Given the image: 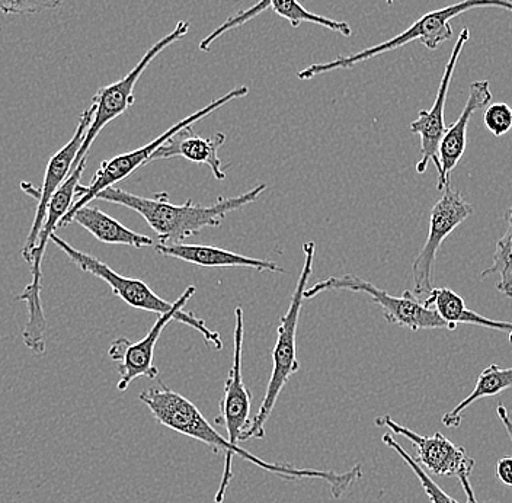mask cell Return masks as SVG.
Instances as JSON below:
<instances>
[{"mask_svg":"<svg viewBox=\"0 0 512 503\" xmlns=\"http://www.w3.org/2000/svg\"><path fill=\"white\" fill-rule=\"evenodd\" d=\"M139 399L149 408L160 425L185 435V437H190L192 440L203 442L214 451V454H223L224 470L222 482H220L219 490L216 493V503H223L226 498L227 488L233 479V458L236 456L255 464L256 467L267 470V472L277 474L288 482L299 479L323 480L328 483L335 499L341 498L363 476L361 464H355L348 472L339 473L334 470L328 472V470L296 469L290 464L268 463L220 435L191 400L175 390L169 389L163 383H159V387H150V389L144 390L140 393Z\"/></svg>","mask_w":512,"mask_h":503,"instance_id":"1","label":"cell"},{"mask_svg":"<svg viewBox=\"0 0 512 503\" xmlns=\"http://www.w3.org/2000/svg\"><path fill=\"white\" fill-rule=\"evenodd\" d=\"M267 188V184H259L245 194L219 198L211 205L194 204L191 200L182 205H175L169 201L166 192H158L155 197L146 198L117 187L104 189L96 195L95 200L123 205L136 211L158 235L160 243L169 245L184 243L188 237L198 235L201 230L208 227L216 229L222 226L227 214L255 203Z\"/></svg>","mask_w":512,"mask_h":503,"instance_id":"2","label":"cell"},{"mask_svg":"<svg viewBox=\"0 0 512 503\" xmlns=\"http://www.w3.org/2000/svg\"><path fill=\"white\" fill-rule=\"evenodd\" d=\"M303 252L304 264L296 290L291 297L286 315L281 316L280 325H278L277 341L272 349V373L267 390H265L264 400H262L261 409L240 437V442L251 440V438H258V440L265 438V424L277 405L278 397L291 376L300 370V362L297 360V328H299L300 313H302L304 303V291H306L313 274L316 243L312 240L304 243Z\"/></svg>","mask_w":512,"mask_h":503,"instance_id":"3","label":"cell"},{"mask_svg":"<svg viewBox=\"0 0 512 503\" xmlns=\"http://www.w3.org/2000/svg\"><path fill=\"white\" fill-rule=\"evenodd\" d=\"M478 8H499L512 12V2H508V0H462V2L447 6V8L428 12L421 16L415 24H412L408 30L400 32L392 40L358 51L351 56L338 57L332 62L310 64L306 69L300 70L297 76L300 80H310L325 75V73L334 72V70L352 69L357 64L367 62L374 57L408 46L412 41H421L428 50H437L453 35L451 19Z\"/></svg>","mask_w":512,"mask_h":503,"instance_id":"4","label":"cell"},{"mask_svg":"<svg viewBox=\"0 0 512 503\" xmlns=\"http://www.w3.org/2000/svg\"><path fill=\"white\" fill-rule=\"evenodd\" d=\"M195 293H197V287L190 285L182 293V296L175 301L174 309L165 313V315H160L142 341L131 342L127 338H118L112 342L108 355H110L112 361L118 362L120 380H118L117 389L120 392H126L128 386L139 377H146L149 380L158 378L159 370L155 365V348L160 335L172 320H178L179 323H184V325L190 326V328L201 333L207 345L213 346L217 351L223 348L219 332L208 329L206 322L195 316L194 313L184 312V307L187 306L188 301L194 297Z\"/></svg>","mask_w":512,"mask_h":503,"instance_id":"5","label":"cell"},{"mask_svg":"<svg viewBox=\"0 0 512 503\" xmlns=\"http://www.w3.org/2000/svg\"><path fill=\"white\" fill-rule=\"evenodd\" d=\"M86 162L88 159L83 160L82 163L70 173L69 178L64 181L62 187L57 189L56 194L51 198L48 204L47 217L44 221L43 229H41L40 236H38L37 245L32 249L30 259L27 264H30L32 281L28 287L19 294L16 299L24 301L28 309V322L22 332V339L28 349H31L34 354L43 355L46 352V332L47 320L44 316L43 301H41V280H43V258L46 253L47 243L50 240L51 233L56 232L59 227V221L66 216L67 211L70 210L73 204V198L76 197V188L80 184V176L85 171Z\"/></svg>","mask_w":512,"mask_h":503,"instance_id":"6","label":"cell"},{"mask_svg":"<svg viewBox=\"0 0 512 503\" xmlns=\"http://www.w3.org/2000/svg\"><path fill=\"white\" fill-rule=\"evenodd\" d=\"M248 94V86H238V88L232 89V91L220 96V98L214 99V101H211L206 107L201 108L200 111L192 112V114L188 115L184 120L178 121V123L174 124L169 130H166L165 133L160 134L155 140L147 143L146 146L139 147V149L133 150V152L123 153V155H118L115 156V158L102 162L94 178L89 182V185L85 187V185L79 184L78 188H76V197H78V200L72 204L66 216L59 221V227L69 226L73 214H75L79 208L85 207V205L94 201L99 192L110 187H115L117 182L123 181V179L128 178L131 173L136 172L137 169L152 162V156L155 155L156 150L168 142L169 139H172L179 131L194 126L198 121L213 114L214 111L219 110V108L224 107V105L229 104V102L236 101V99L243 98V96Z\"/></svg>","mask_w":512,"mask_h":503,"instance_id":"7","label":"cell"},{"mask_svg":"<svg viewBox=\"0 0 512 503\" xmlns=\"http://www.w3.org/2000/svg\"><path fill=\"white\" fill-rule=\"evenodd\" d=\"M341 290L366 294L373 303L379 304L384 319L392 325L402 326L412 332L427 331V329L451 331L450 325L441 319L435 309L425 306L424 300H419L411 291H405L402 297L392 296L357 275L345 274L342 277L326 278L313 287L306 288L304 300L315 299L323 291Z\"/></svg>","mask_w":512,"mask_h":503,"instance_id":"8","label":"cell"},{"mask_svg":"<svg viewBox=\"0 0 512 503\" xmlns=\"http://www.w3.org/2000/svg\"><path fill=\"white\" fill-rule=\"evenodd\" d=\"M190 31V24L187 21H179L176 24L175 30L169 32L168 35L159 40L158 43L153 44L146 54L142 57L139 63L124 76L123 79L111 83V85L104 86L98 89V92L92 98V107H94V120H92L91 127L86 131L85 139H83L82 146H80L78 156H76L75 163H73L72 172L83 162L88 159L89 150L94 144L96 137L101 133L102 128L108 126L115 118L123 115L124 112L130 110L134 105V88L137 82L142 78L144 70L147 69L150 63L162 53L165 48L178 43L181 38Z\"/></svg>","mask_w":512,"mask_h":503,"instance_id":"9","label":"cell"},{"mask_svg":"<svg viewBox=\"0 0 512 503\" xmlns=\"http://www.w3.org/2000/svg\"><path fill=\"white\" fill-rule=\"evenodd\" d=\"M376 425L380 428H389L395 435L406 438L415 445L416 463L422 469L428 470L437 476L456 477L467 496V503H478L470 485V474L475 469L476 461L467 453L462 445L454 444L444 437L441 432H435L431 437L416 434L406 426L393 421L389 415L380 416L376 419Z\"/></svg>","mask_w":512,"mask_h":503,"instance_id":"10","label":"cell"},{"mask_svg":"<svg viewBox=\"0 0 512 503\" xmlns=\"http://www.w3.org/2000/svg\"><path fill=\"white\" fill-rule=\"evenodd\" d=\"M473 213L475 208L464 200L460 191L451 188V184L443 189V195L431 210L430 230L425 245L412 264L415 296H428L431 293L434 288L435 261L441 245Z\"/></svg>","mask_w":512,"mask_h":503,"instance_id":"11","label":"cell"},{"mask_svg":"<svg viewBox=\"0 0 512 503\" xmlns=\"http://www.w3.org/2000/svg\"><path fill=\"white\" fill-rule=\"evenodd\" d=\"M92 120H94V107L91 105L88 110L80 114L78 127H76L75 134H73L70 142L62 147L48 162L43 187L37 189L28 184V182L22 184V189L27 194H37L38 198L34 223H32L30 235L27 237V243L22 248V258L27 262L30 259L32 249L37 245L38 236H40L44 221H46L48 204H50L51 198L56 194L57 189L62 187L64 181L72 173L73 163H75L80 146H82L83 139H85L86 131L91 127Z\"/></svg>","mask_w":512,"mask_h":503,"instance_id":"12","label":"cell"},{"mask_svg":"<svg viewBox=\"0 0 512 503\" xmlns=\"http://www.w3.org/2000/svg\"><path fill=\"white\" fill-rule=\"evenodd\" d=\"M50 240H53L54 245L62 249L70 261L75 262L76 267L110 285L112 293L133 309L158 313L159 316L174 309L175 303H168V301L160 299L158 294H155V291L144 281L118 274L95 256L73 248L62 237L57 236L56 232L51 233Z\"/></svg>","mask_w":512,"mask_h":503,"instance_id":"13","label":"cell"},{"mask_svg":"<svg viewBox=\"0 0 512 503\" xmlns=\"http://www.w3.org/2000/svg\"><path fill=\"white\" fill-rule=\"evenodd\" d=\"M470 38L469 28H464L454 44L451 51L450 60H448L446 69H444L443 78L438 86L437 96H435L434 105L430 110L419 111L418 118L411 124V131L421 137V159L416 165V172L419 175L427 172L430 162H434L437 172H440V160H438V147L446 133V121H444V111H446V102L448 91H450L451 79H453L454 70L462 56L463 48Z\"/></svg>","mask_w":512,"mask_h":503,"instance_id":"14","label":"cell"},{"mask_svg":"<svg viewBox=\"0 0 512 503\" xmlns=\"http://www.w3.org/2000/svg\"><path fill=\"white\" fill-rule=\"evenodd\" d=\"M235 317L232 368L224 383L223 399L220 400V416L216 422L226 428L229 435L227 440L232 444H239L240 437L251 424L249 415H251L252 394L246 389L242 377V349L243 338H245L242 307L235 310Z\"/></svg>","mask_w":512,"mask_h":503,"instance_id":"15","label":"cell"},{"mask_svg":"<svg viewBox=\"0 0 512 503\" xmlns=\"http://www.w3.org/2000/svg\"><path fill=\"white\" fill-rule=\"evenodd\" d=\"M492 101L491 86L488 80H478L470 85L469 98L464 105L462 114L456 123L447 127L438 147V160H440V172H438L437 188L443 191L450 184V175L453 169L459 165L467 146V127L476 111L482 110Z\"/></svg>","mask_w":512,"mask_h":503,"instance_id":"16","label":"cell"},{"mask_svg":"<svg viewBox=\"0 0 512 503\" xmlns=\"http://www.w3.org/2000/svg\"><path fill=\"white\" fill-rule=\"evenodd\" d=\"M155 249L159 255L166 256V258L190 262V264L198 265V267L252 268L259 272H275V274L286 272L277 262L239 255V253L216 248V246L187 245V243L163 245V243H158Z\"/></svg>","mask_w":512,"mask_h":503,"instance_id":"17","label":"cell"},{"mask_svg":"<svg viewBox=\"0 0 512 503\" xmlns=\"http://www.w3.org/2000/svg\"><path fill=\"white\" fill-rule=\"evenodd\" d=\"M192 127L179 131L159 147L152 156V160L184 158L198 165H207L217 181H224L226 171L219 158V149L226 142V134L217 133L216 136L206 139V137L197 136L192 131Z\"/></svg>","mask_w":512,"mask_h":503,"instance_id":"18","label":"cell"},{"mask_svg":"<svg viewBox=\"0 0 512 503\" xmlns=\"http://www.w3.org/2000/svg\"><path fill=\"white\" fill-rule=\"evenodd\" d=\"M70 223H78L83 229L88 230L96 240L108 243V245H126L136 249L155 246L152 237L133 232L120 221L112 219L98 207H91L89 204L79 208L73 214Z\"/></svg>","mask_w":512,"mask_h":503,"instance_id":"19","label":"cell"},{"mask_svg":"<svg viewBox=\"0 0 512 503\" xmlns=\"http://www.w3.org/2000/svg\"><path fill=\"white\" fill-rule=\"evenodd\" d=\"M424 304L435 309L441 319L450 325L451 331H456L459 323H466V325L482 326V328L507 333V335L512 332V322L488 319V317L467 309L463 297L454 293L450 288H432L427 299H424Z\"/></svg>","mask_w":512,"mask_h":503,"instance_id":"20","label":"cell"},{"mask_svg":"<svg viewBox=\"0 0 512 503\" xmlns=\"http://www.w3.org/2000/svg\"><path fill=\"white\" fill-rule=\"evenodd\" d=\"M512 387V368H502L499 365L492 364L480 373L476 381L475 389L472 393L462 400L451 412L443 416V424L448 428H457L462 424V415L464 410L472 406L473 403L483 399V397H492L501 394Z\"/></svg>","mask_w":512,"mask_h":503,"instance_id":"21","label":"cell"},{"mask_svg":"<svg viewBox=\"0 0 512 503\" xmlns=\"http://www.w3.org/2000/svg\"><path fill=\"white\" fill-rule=\"evenodd\" d=\"M267 3L268 9H272L275 14L280 15L281 18L287 19L291 27L299 28L303 22L309 24L319 25V27L326 28V30L338 32L344 37H351L352 30L347 22L335 21V19L326 18V16L313 14L303 8L297 0H264Z\"/></svg>","mask_w":512,"mask_h":503,"instance_id":"22","label":"cell"},{"mask_svg":"<svg viewBox=\"0 0 512 503\" xmlns=\"http://www.w3.org/2000/svg\"><path fill=\"white\" fill-rule=\"evenodd\" d=\"M507 220V232L496 242L494 261L491 267L482 272V278L499 275V283L496 284L498 293L512 299V207L505 214Z\"/></svg>","mask_w":512,"mask_h":503,"instance_id":"23","label":"cell"},{"mask_svg":"<svg viewBox=\"0 0 512 503\" xmlns=\"http://www.w3.org/2000/svg\"><path fill=\"white\" fill-rule=\"evenodd\" d=\"M382 441L387 445V447L392 448L396 454H399V456L402 457V460L408 464L409 469H411L415 476L418 477L419 483H421L422 489L427 493L431 503H457L454 499H451L450 496H448L447 493L434 482V480L431 479L427 470L422 469V467L416 463L415 458L411 457V454H408L403 450L402 445L393 438L392 434H384Z\"/></svg>","mask_w":512,"mask_h":503,"instance_id":"24","label":"cell"},{"mask_svg":"<svg viewBox=\"0 0 512 503\" xmlns=\"http://www.w3.org/2000/svg\"><path fill=\"white\" fill-rule=\"evenodd\" d=\"M62 0H0V12L5 15H34L59 8Z\"/></svg>","mask_w":512,"mask_h":503,"instance_id":"25","label":"cell"},{"mask_svg":"<svg viewBox=\"0 0 512 503\" xmlns=\"http://www.w3.org/2000/svg\"><path fill=\"white\" fill-rule=\"evenodd\" d=\"M483 121L485 126L494 134L495 137H502L511 131L512 128V108L505 102L489 105L483 112Z\"/></svg>","mask_w":512,"mask_h":503,"instance_id":"26","label":"cell"},{"mask_svg":"<svg viewBox=\"0 0 512 503\" xmlns=\"http://www.w3.org/2000/svg\"><path fill=\"white\" fill-rule=\"evenodd\" d=\"M496 476L504 485L512 488V457L501 458L496 464Z\"/></svg>","mask_w":512,"mask_h":503,"instance_id":"27","label":"cell"},{"mask_svg":"<svg viewBox=\"0 0 512 503\" xmlns=\"http://www.w3.org/2000/svg\"><path fill=\"white\" fill-rule=\"evenodd\" d=\"M496 415L501 419L502 425H504L505 431H507L508 437L512 442V419L510 413L504 405L496 406Z\"/></svg>","mask_w":512,"mask_h":503,"instance_id":"28","label":"cell"},{"mask_svg":"<svg viewBox=\"0 0 512 503\" xmlns=\"http://www.w3.org/2000/svg\"><path fill=\"white\" fill-rule=\"evenodd\" d=\"M393 2H395V0H386L387 5H393Z\"/></svg>","mask_w":512,"mask_h":503,"instance_id":"29","label":"cell"},{"mask_svg":"<svg viewBox=\"0 0 512 503\" xmlns=\"http://www.w3.org/2000/svg\"><path fill=\"white\" fill-rule=\"evenodd\" d=\"M508 336H510V342H511V344H512V332H511V333H510V335H508Z\"/></svg>","mask_w":512,"mask_h":503,"instance_id":"30","label":"cell"}]
</instances>
